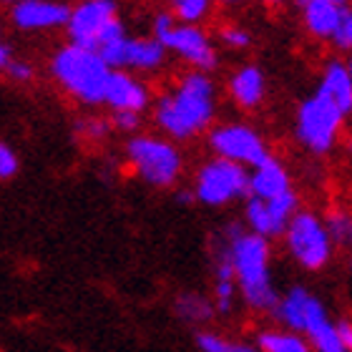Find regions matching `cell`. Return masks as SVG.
<instances>
[{
    "label": "cell",
    "mask_w": 352,
    "mask_h": 352,
    "mask_svg": "<svg viewBox=\"0 0 352 352\" xmlns=\"http://www.w3.org/2000/svg\"><path fill=\"white\" fill-rule=\"evenodd\" d=\"M212 0H171V15L179 18V23L199 25L209 15Z\"/></svg>",
    "instance_id": "cell-23"
},
{
    "label": "cell",
    "mask_w": 352,
    "mask_h": 352,
    "mask_svg": "<svg viewBox=\"0 0 352 352\" xmlns=\"http://www.w3.org/2000/svg\"><path fill=\"white\" fill-rule=\"evenodd\" d=\"M176 199H179V201H182V204H191V201H197V197H194V189H184V191H179V194H176Z\"/></svg>",
    "instance_id": "cell-34"
},
{
    "label": "cell",
    "mask_w": 352,
    "mask_h": 352,
    "mask_svg": "<svg viewBox=\"0 0 352 352\" xmlns=\"http://www.w3.org/2000/svg\"><path fill=\"white\" fill-rule=\"evenodd\" d=\"M154 38L166 48L176 53L184 63H189L191 71H204L209 74L217 68V51L204 28L179 23L171 13H159L154 18Z\"/></svg>",
    "instance_id": "cell-5"
},
{
    "label": "cell",
    "mask_w": 352,
    "mask_h": 352,
    "mask_svg": "<svg viewBox=\"0 0 352 352\" xmlns=\"http://www.w3.org/2000/svg\"><path fill=\"white\" fill-rule=\"evenodd\" d=\"M6 76L15 83H30L33 78H36V68L30 66L28 60L10 58V63L6 66Z\"/></svg>",
    "instance_id": "cell-31"
},
{
    "label": "cell",
    "mask_w": 352,
    "mask_h": 352,
    "mask_svg": "<svg viewBox=\"0 0 352 352\" xmlns=\"http://www.w3.org/2000/svg\"><path fill=\"white\" fill-rule=\"evenodd\" d=\"M342 8L345 6H332V3H309V6L302 8V21H305V28L317 38H332L335 28H338V21L342 15Z\"/></svg>",
    "instance_id": "cell-18"
},
{
    "label": "cell",
    "mask_w": 352,
    "mask_h": 352,
    "mask_svg": "<svg viewBox=\"0 0 352 352\" xmlns=\"http://www.w3.org/2000/svg\"><path fill=\"white\" fill-rule=\"evenodd\" d=\"M217 3H239V0H217Z\"/></svg>",
    "instance_id": "cell-40"
},
{
    "label": "cell",
    "mask_w": 352,
    "mask_h": 352,
    "mask_svg": "<svg viewBox=\"0 0 352 352\" xmlns=\"http://www.w3.org/2000/svg\"><path fill=\"white\" fill-rule=\"evenodd\" d=\"M209 146L217 154V159L234 162L239 166H244V169L247 166L254 169V166H259L272 156L262 136L252 126L244 124H221L217 129H212Z\"/></svg>",
    "instance_id": "cell-9"
},
{
    "label": "cell",
    "mask_w": 352,
    "mask_h": 352,
    "mask_svg": "<svg viewBox=\"0 0 352 352\" xmlns=\"http://www.w3.org/2000/svg\"><path fill=\"white\" fill-rule=\"evenodd\" d=\"M236 297V282H214V307L217 312L227 315L234 307Z\"/></svg>",
    "instance_id": "cell-28"
},
{
    "label": "cell",
    "mask_w": 352,
    "mask_h": 352,
    "mask_svg": "<svg viewBox=\"0 0 352 352\" xmlns=\"http://www.w3.org/2000/svg\"><path fill=\"white\" fill-rule=\"evenodd\" d=\"M219 38H221V43L229 45V48H234V51L247 48V45L252 43V36L244 28H239V25H224V28L219 30Z\"/></svg>",
    "instance_id": "cell-30"
},
{
    "label": "cell",
    "mask_w": 352,
    "mask_h": 352,
    "mask_svg": "<svg viewBox=\"0 0 352 352\" xmlns=\"http://www.w3.org/2000/svg\"><path fill=\"white\" fill-rule=\"evenodd\" d=\"M141 124V113L136 111H111V126L124 133H133Z\"/></svg>",
    "instance_id": "cell-32"
},
{
    "label": "cell",
    "mask_w": 352,
    "mask_h": 352,
    "mask_svg": "<svg viewBox=\"0 0 352 352\" xmlns=\"http://www.w3.org/2000/svg\"><path fill=\"white\" fill-rule=\"evenodd\" d=\"M229 94L239 109H257L264 101V74L257 66H242L229 78Z\"/></svg>",
    "instance_id": "cell-16"
},
{
    "label": "cell",
    "mask_w": 352,
    "mask_h": 352,
    "mask_svg": "<svg viewBox=\"0 0 352 352\" xmlns=\"http://www.w3.org/2000/svg\"><path fill=\"white\" fill-rule=\"evenodd\" d=\"M244 219H247L250 232L264 236V239L282 234L279 227L274 224V219H272V212H270V206H267L264 199L250 197V201H247V206H244Z\"/></svg>",
    "instance_id": "cell-21"
},
{
    "label": "cell",
    "mask_w": 352,
    "mask_h": 352,
    "mask_svg": "<svg viewBox=\"0 0 352 352\" xmlns=\"http://www.w3.org/2000/svg\"><path fill=\"white\" fill-rule=\"evenodd\" d=\"M287 250L305 270H322L332 257V239L324 221L312 212H297L285 232Z\"/></svg>",
    "instance_id": "cell-8"
},
{
    "label": "cell",
    "mask_w": 352,
    "mask_h": 352,
    "mask_svg": "<svg viewBox=\"0 0 352 352\" xmlns=\"http://www.w3.org/2000/svg\"><path fill=\"white\" fill-rule=\"evenodd\" d=\"M324 227L330 232L332 244H342V247H352V217L345 212H332L324 221Z\"/></svg>",
    "instance_id": "cell-25"
},
{
    "label": "cell",
    "mask_w": 352,
    "mask_h": 352,
    "mask_svg": "<svg viewBox=\"0 0 352 352\" xmlns=\"http://www.w3.org/2000/svg\"><path fill=\"white\" fill-rule=\"evenodd\" d=\"M287 191H292L289 186V174L282 166V162H277L274 156H270L267 162H262L259 166L250 171V197H257L270 201L274 197H282Z\"/></svg>",
    "instance_id": "cell-14"
},
{
    "label": "cell",
    "mask_w": 352,
    "mask_h": 352,
    "mask_svg": "<svg viewBox=\"0 0 352 352\" xmlns=\"http://www.w3.org/2000/svg\"><path fill=\"white\" fill-rule=\"evenodd\" d=\"M197 345L201 352H262L259 347L244 345V342H232V340L221 338L217 332H199Z\"/></svg>",
    "instance_id": "cell-24"
},
{
    "label": "cell",
    "mask_w": 352,
    "mask_h": 352,
    "mask_svg": "<svg viewBox=\"0 0 352 352\" xmlns=\"http://www.w3.org/2000/svg\"><path fill=\"white\" fill-rule=\"evenodd\" d=\"M111 121H106V118H81L78 124H76V131H78V136L86 141H103L106 136L111 133Z\"/></svg>",
    "instance_id": "cell-26"
},
{
    "label": "cell",
    "mask_w": 352,
    "mask_h": 352,
    "mask_svg": "<svg viewBox=\"0 0 352 352\" xmlns=\"http://www.w3.org/2000/svg\"><path fill=\"white\" fill-rule=\"evenodd\" d=\"M126 159L131 164L133 174L156 189L174 186L184 169V156L179 154V148L171 141L151 136V133H139L129 139Z\"/></svg>",
    "instance_id": "cell-4"
},
{
    "label": "cell",
    "mask_w": 352,
    "mask_h": 352,
    "mask_svg": "<svg viewBox=\"0 0 352 352\" xmlns=\"http://www.w3.org/2000/svg\"><path fill=\"white\" fill-rule=\"evenodd\" d=\"M166 48L156 38H129L124 51V71H144L151 74L164 66L166 60Z\"/></svg>",
    "instance_id": "cell-15"
},
{
    "label": "cell",
    "mask_w": 352,
    "mask_h": 352,
    "mask_svg": "<svg viewBox=\"0 0 352 352\" xmlns=\"http://www.w3.org/2000/svg\"><path fill=\"white\" fill-rule=\"evenodd\" d=\"M174 309H176V315H179V320H184V322H189V324H206L217 315L214 302L199 292H182L176 297Z\"/></svg>",
    "instance_id": "cell-20"
},
{
    "label": "cell",
    "mask_w": 352,
    "mask_h": 352,
    "mask_svg": "<svg viewBox=\"0 0 352 352\" xmlns=\"http://www.w3.org/2000/svg\"><path fill=\"white\" fill-rule=\"evenodd\" d=\"M250 194V171L227 159H212L197 171L194 197L199 204L224 206Z\"/></svg>",
    "instance_id": "cell-7"
},
{
    "label": "cell",
    "mask_w": 352,
    "mask_h": 352,
    "mask_svg": "<svg viewBox=\"0 0 352 352\" xmlns=\"http://www.w3.org/2000/svg\"><path fill=\"white\" fill-rule=\"evenodd\" d=\"M267 6H279V3H285V0H264Z\"/></svg>",
    "instance_id": "cell-38"
},
{
    "label": "cell",
    "mask_w": 352,
    "mask_h": 352,
    "mask_svg": "<svg viewBox=\"0 0 352 352\" xmlns=\"http://www.w3.org/2000/svg\"><path fill=\"white\" fill-rule=\"evenodd\" d=\"M309 292L305 287H292L289 292L279 300L277 309H274V317L285 324L289 332H297L300 335L305 330V307H307Z\"/></svg>",
    "instance_id": "cell-19"
},
{
    "label": "cell",
    "mask_w": 352,
    "mask_h": 352,
    "mask_svg": "<svg viewBox=\"0 0 352 352\" xmlns=\"http://www.w3.org/2000/svg\"><path fill=\"white\" fill-rule=\"evenodd\" d=\"M116 0H83L76 8H71V18L66 25L71 43L88 48V51H98L101 36L116 21Z\"/></svg>",
    "instance_id": "cell-10"
},
{
    "label": "cell",
    "mask_w": 352,
    "mask_h": 352,
    "mask_svg": "<svg viewBox=\"0 0 352 352\" xmlns=\"http://www.w3.org/2000/svg\"><path fill=\"white\" fill-rule=\"evenodd\" d=\"M347 71H350V81H352V60L347 63Z\"/></svg>",
    "instance_id": "cell-39"
},
{
    "label": "cell",
    "mask_w": 352,
    "mask_h": 352,
    "mask_svg": "<svg viewBox=\"0 0 352 352\" xmlns=\"http://www.w3.org/2000/svg\"><path fill=\"white\" fill-rule=\"evenodd\" d=\"M0 3H3V6H10V8H13L15 3H21V0H0Z\"/></svg>",
    "instance_id": "cell-37"
},
{
    "label": "cell",
    "mask_w": 352,
    "mask_h": 352,
    "mask_svg": "<svg viewBox=\"0 0 352 352\" xmlns=\"http://www.w3.org/2000/svg\"><path fill=\"white\" fill-rule=\"evenodd\" d=\"M338 332L342 345L347 347V352H352V324L350 322H338Z\"/></svg>",
    "instance_id": "cell-33"
},
{
    "label": "cell",
    "mask_w": 352,
    "mask_h": 352,
    "mask_svg": "<svg viewBox=\"0 0 352 352\" xmlns=\"http://www.w3.org/2000/svg\"><path fill=\"white\" fill-rule=\"evenodd\" d=\"M330 41L338 51H352V10L347 6L342 8L338 28H335V33H332Z\"/></svg>",
    "instance_id": "cell-27"
},
{
    "label": "cell",
    "mask_w": 352,
    "mask_h": 352,
    "mask_svg": "<svg viewBox=\"0 0 352 352\" xmlns=\"http://www.w3.org/2000/svg\"><path fill=\"white\" fill-rule=\"evenodd\" d=\"M154 121L166 136L194 139L214 121V83L204 71L184 74L176 86L154 103Z\"/></svg>",
    "instance_id": "cell-1"
},
{
    "label": "cell",
    "mask_w": 352,
    "mask_h": 352,
    "mask_svg": "<svg viewBox=\"0 0 352 352\" xmlns=\"http://www.w3.org/2000/svg\"><path fill=\"white\" fill-rule=\"evenodd\" d=\"M18 169H21V159H18V154H15L8 144L0 141V182L13 179V176L18 174Z\"/></svg>",
    "instance_id": "cell-29"
},
{
    "label": "cell",
    "mask_w": 352,
    "mask_h": 352,
    "mask_svg": "<svg viewBox=\"0 0 352 352\" xmlns=\"http://www.w3.org/2000/svg\"><path fill=\"white\" fill-rule=\"evenodd\" d=\"M71 8L58 0H21L10 8V21L21 30L66 28Z\"/></svg>",
    "instance_id": "cell-11"
},
{
    "label": "cell",
    "mask_w": 352,
    "mask_h": 352,
    "mask_svg": "<svg viewBox=\"0 0 352 352\" xmlns=\"http://www.w3.org/2000/svg\"><path fill=\"white\" fill-rule=\"evenodd\" d=\"M309 3H332V6H345V0H297V6L305 8Z\"/></svg>",
    "instance_id": "cell-36"
},
{
    "label": "cell",
    "mask_w": 352,
    "mask_h": 352,
    "mask_svg": "<svg viewBox=\"0 0 352 352\" xmlns=\"http://www.w3.org/2000/svg\"><path fill=\"white\" fill-rule=\"evenodd\" d=\"M227 247L234 264L236 287L244 302L257 312H274L279 294L270 274V239L244 232L239 224L227 227Z\"/></svg>",
    "instance_id": "cell-2"
},
{
    "label": "cell",
    "mask_w": 352,
    "mask_h": 352,
    "mask_svg": "<svg viewBox=\"0 0 352 352\" xmlns=\"http://www.w3.org/2000/svg\"><path fill=\"white\" fill-rule=\"evenodd\" d=\"M8 63H10V51H8L6 45L0 43V71H6Z\"/></svg>",
    "instance_id": "cell-35"
},
{
    "label": "cell",
    "mask_w": 352,
    "mask_h": 352,
    "mask_svg": "<svg viewBox=\"0 0 352 352\" xmlns=\"http://www.w3.org/2000/svg\"><path fill=\"white\" fill-rule=\"evenodd\" d=\"M111 74L113 71L98 51H88L74 43L58 48L51 58V76L56 83L83 106H101L106 101Z\"/></svg>",
    "instance_id": "cell-3"
},
{
    "label": "cell",
    "mask_w": 352,
    "mask_h": 352,
    "mask_svg": "<svg viewBox=\"0 0 352 352\" xmlns=\"http://www.w3.org/2000/svg\"><path fill=\"white\" fill-rule=\"evenodd\" d=\"M317 91H322L342 113H350L352 111V81H350V71H347L345 63L330 60V63L324 66L322 83H320Z\"/></svg>",
    "instance_id": "cell-17"
},
{
    "label": "cell",
    "mask_w": 352,
    "mask_h": 352,
    "mask_svg": "<svg viewBox=\"0 0 352 352\" xmlns=\"http://www.w3.org/2000/svg\"><path fill=\"white\" fill-rule=\"evenodd\" d=\"M347 146H350V148H352V139H350V144H347Z\"/></svg>",
    "instance_id": "cell-41"
},
{
    "label": "cell",
    "mask_w": 352,
    "mask_h": 352,
    "mask_svg": "<svg viewBox=\"0 0 352 352\" xmlns=\"http://www.w3.org/2000/svg\"><path fill=\"white\" fill-rule=\"evenodd\" d=\"M342 116L345 113L322 91H315L297 111V139L312 154H327L338 141Z\"/></svg>",
    "instance_id": "cell-6"
},
{
    "label": "cell",
    "mask_w": 352,
    "mask_h": 352,
    "mask_svg": "<svg viewBox=\"0 0 352 352\" xmlns=\"http://www.w3.org/2000/svg\"><path fill=\"white\" fill-rule=\"evenodd\" d=\"M257 347L262 352H312L309 350V342L302 340L297 332H259Z\"/></svg>",
    "instance_id": "cell-22"
},
{
    "label": "cell",
    "mask_w": 352,
    "mask_h": 352,
    "mask_svg": "<svg viewBox=\"0 0 352 352\" xmlns=\"http://www.w3.org/2000/svg\"><path fill=\"white\" fill-rule=\"evenodd\" d=\"M302 332L309 338L315 352H347V347L340 340L338 324L327 317L322 302L312 294H309L307 307H305V330Z\"/></svg>",
    "instance_id": "cell-12"
},
{
    "label": "cell",
    "mask_w": 352,
    "mask_h": 352,
    "mask_svg": "<svg viewBox=\"0 0 352 352\" xmlns=\"http://www.w3.org/2000/svg\"><path fill=\"white\" fill-rule=\"evenodd\" d=\"M106 106L111 111H141L148 109L151 103V94H148L146 83L136 81L131 74L126 71H113L109 78V88H106Z\"/></svg>",
    "instance_id": "cell-13"
}]
</instances>
